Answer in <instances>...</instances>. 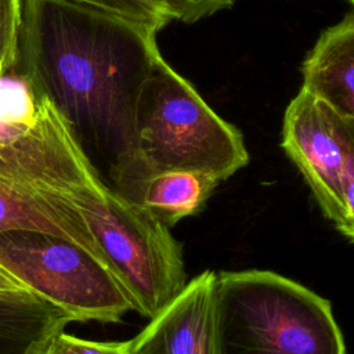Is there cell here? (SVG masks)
Masks as SVG:
<instances>
[{"mask_svg":"<svg viewBox=\"0 0 354 354\" xmlns=\"http://www.w3.org/2000/svg\"><path fill=\"white\" fill-rule=\"evenodd\" d=\"M159 57L156 33L123 18L65 0H22L12 72L55 106L111 184L138 160L137 102Z\"/></svg>","mask_w":354,"mask_h":354,"instance_id":"6da1fadb","label":"cell"},{"mask_svg":"<svg viewBox=\"0 0 354 354\" xmlns=\"http://www.w3.org/2000/svg\"><path fill=\"white\" fill-rule=\"evenodd\" d=\"M220 354H346L329 300L266 270L216 277Z\"/></svg>","mask_w":354,"mask_h":354,"instance_id":"7a4b0ae2","label":"cell"},{"mask_svg":"<svg viewBox=\"0 0 354 354\" xmlns=\"http://www.w3.org/2000/svg\"><path fill=\"white\" fill-rule=\"evenodd\" d=\"M136 140L137 156L148 167L205 173L221 183L249 162L241 131L162 57L138 97Z\"/></svg>","mask_w":354,"mask_h":354,"instance_id":"3957f363","label":"cell"},{"mask_svg":"<svg viewBox=\"0 0 354 354\" xmlns=\"http://www.w3.org/2000/svg\"><path fill=\"white\" fill-rule=\"evenodd\" d=\"M79 209L134 311L155 317L187 283L183 248L170 227L109 185Z\"/></svg>","mask_w":354,"mask_h":354,"instance_id":"277c9868","label":"cell"},{"mask_svg":"<svg viewBox=\"0 0 354 354\" xmlns=\"http://www.w3.org/2000/svg\"><path fill=\"white\" fill-rule=\"evenodd\" d=\"M0 267L77 322L116 324L133 303L105 263L77 243L40 231L0 232Z\"/></svg>","mask_w":354,"mask_h":354,"instance_id":"5b68a950","label":"cell"},{"mask_svg":"<svg viewBox=\"0 0 354 354\" xmlns=\"http://www.w3.org/2000/svg\"><path fill=\"white\" fill-rule=\"evenodd\" d=\"M37 97L39 109L30 122L0 120V178L79 207L108 184L64 116L46 97Z\"/></svg>","mask_w":354,"mask_h":354,"instance_id":"8992f818","label":"cell"},{"mask_svg":"<svg viewBox=\"0 0 354 354\" xmlns=\"http://www.w3.org/2000/svg\"><path fill=\"white\" fill-rule=\"evenodd\" d=\"M281 145L307 181L322 213L339 230L343 221L347 120L301 87L286 106Z\"/></svg>","mask_w":354,"mask_h":354,"instance_id":"52a82bcc","label":"cell"},{"mask_svg":"<svg viewBox=\"0 0 354 354\" xmlns=\"http://www.w3.org/2000/svg\"><path fill=\"white\" fill-rule=\"evenodd\" d=\"M217 272L206 270L185 283L148 325L130 339V354H220L216 325Z\"/></svg>","mask_w":354,"mask_h":354,"instance_id":"ba28073f","label":"cell"},{"mask_svg":"<svg viewBox=\"0 0 354 354\" xmlns=\"http://www.w3.org/2000/svg\"><path fill=\"white\" fill-rule=\"evenodd\" d=\"M220 183L210 174L158 170L140 160L111 188L171 227L177 221L199 213Z\"/></svg>","mask_w":354,"mask_h":354,"instance_id":"9c48e42d","label":"cell"},{"mask_svg":"<svg viewBox=\"0 0 354 354\" xmlns=\"http://www.w3.org/2000/svg\"><path fill=\"white\" fill-rule=\"evenodd\" d=\"M301 75L303 88L354 122V11L321 33Z\"/></svg>","mask_w":354,"mask_h":354,"instance_id":"30bf717a","label":"cell"},{"mask_svg":"<svg viewBox=\"0 0 354 354\" xmlns=\"http://www.w3.org/2000/svg\"><path fill=\"white\" fill-rule=\"evenodd\" d=\"M14 230L40 231L69 239L105 263L77 206L41 196L0 178V232Z\"/></svg>","mask_w":354,"mask_h":354,"instance_id":"8fae6325","label":"cell"},{"mask_svg":"<svg viewBox=\"0 0 354 354\" xmlns=\"http://www.w3.org/2000/svg\"><path fill=\"white\" fill-rule=\"evenodd\" d=\"M75 318L35 292L0 290V354H41Z\"/></svg>","mask_w":354,"mask_h":354,"instance_id":"7c38bea8","label":"cell"},{"mask_svg":"<svg viewBox=\"0 0 354 354\" xmlns=\"http://www.w3.org/2000/svg\"><path fill=\"white\" fill-rule=\"evenodd\" d=\"M95 11L106 12L158 33L173 21L162 0H65Z\"/></svg>","mask_w":354,"mask_h":354,"instance_id":"4fadbf2b","label":"cell"},{"mask_svg":"<svg viewBox=\"0 0 354 354\" xmlns=\"http://www.w3.org/2000/svg\"><path fill=\"white\" fill-rule=\"evenodd\" d=\"M22 0H0V66L10 73L18 59Z\"/></svg>","mask_w":354,"mask_h":354,"instance_id":"5bb4252c","label":"cell"},{"mask_svg":"<svg viewBox=\"0 0 354 354\" xmlns=\"http://www.w3.org/2000/svg\"><path fill=\"white\" fill-rule=\"evenodd\" d=\"M41 354H130V342H95L58 332Z\"/></svg>","mask_w":354,"mask_h":354,"instance_id":"9a60e30c","label":"cell"},{"mask_svg":"<svg viewBox=\"0 0 354 354\" xmlns=\"http://www.w3.org/2000/svg\"><path fill=\"white\" fill-rule=\"evenodd\" d=\"M347 120V119H346ZM348 123V148L344 162L342 178V201H343V221L339 231L354 241V122Z\"/></svg>","mask_w":354,"mask_h":354,"instance_id":"2e32d148","label":"cell"},{"mask_svg":"<svg viewBox=\"0 0 354 354\" xmlns=\"http://www.w3.org/2000/svg\"><path fill=\"white\" fill-rule=\"evenodd\" d=\"M207 0H162L166 10L171 15H177V17L192 12L194 10L199 8Z\"/></svg>","mask_w":354,"mask_h":354,"instance_id":"e0dca14e","label":"cell"},{"mask_svg":"<svg viewBox=\"0 0 354 354\" xmlns=\"http://www.w3.org/2000/svg\"><path fill=\"white\" fill-rule=\"evenodd\" d=\"M22 289L25 288L0 267V290H22Z\"/></svg>","mask_w":354,"mask_h":354,"instance_id":"ac0fdd59","label":"cell"},{"mask_svg":"<svg viewBox=\"0 0 354 354\" xmlns=\"http://www.w3.org/2000/svg\"><path fill=\"white\" fill-rule=\"evenodd\" d=\"M4 75H7V73H6V71H4V69L0 66V77H3Z\"/></svg>","mask_w":354,"mask_h":354,"instance_id":"d6986e66","label":"cell"},{"mask_svg":"<svg viewBox=\"0 0 354 354\" xmlns=\"http://www.w3.org/2000/svg\"><path fill=\"white\" fill-rule=\"evenodd\" d=\"M347 1H350L351 4H354V0H347Z\"/></svg>","mask_w":354,"mask_h":354,"instance_id":"ffe728a7","label":"cell"}]
</instances>
